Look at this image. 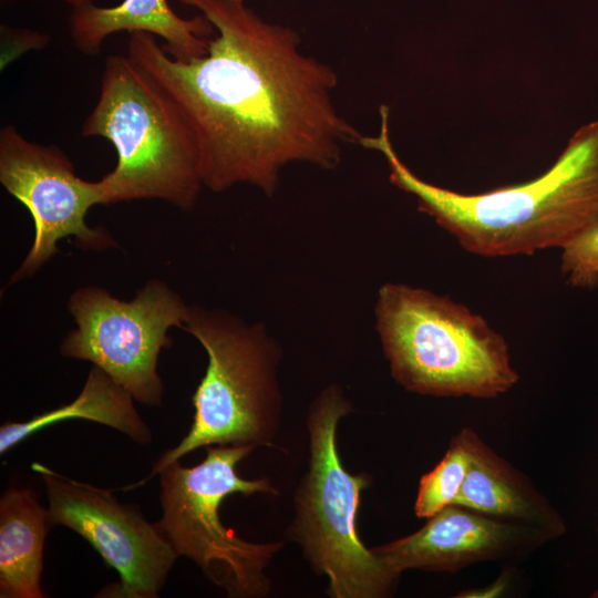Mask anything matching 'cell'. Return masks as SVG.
<instances>
[{
    "instance_id": "ac0fdd59",
    "label": "cell",
    "mask_w": 598,
    "mask_h": 598,
    "mask_svg": "<svg viewBox=\"0 0 598 598\" xmlns=\"http://www.w3.org/2000/svg\"><path fill=\"white\" fill-rule=\"evenodd\" d=\"M65 1H68L71 4H76V3H80V2H83V1H86V0H65Z\"/></svg>"
},
{
    "instance_id": "7a4b0ae2",
    "label": "cell",
    "mask_w": 598,
    "mask_h": 598,
    "mask_svg": "<svg viewBox=\"0 0 598 598\" xmlns=\"http://www.w3.org/2000/svg\"><path fill=\"white\" fill-rule=\"evenodd\" d=\"M380 131L359 144L382 154L391 184L412 195L467 251L483 257L532 255L563 248L598 224V120L578 128L543 175L480 194H462L415 175L390 135V107L380 106Z\"/></svg>"
},
{
    "instance_id": "2e32d148",
    "label": "cell",
    "mask_w": 598,
    "mask_h": 598,
    "mask_svg": "<svg viewBox=\"0 0 598 598\" xmlns=\"http://www.w3.org/2000/svg\"><path fill=\"white\" fill-rule=\"evenodd\" d=\"M470 453L463 430L456 434L444 457L423 475L414 505L415 515L430 518L441 509L455 505L464 484Z\"/></svg>"
},
{
    "instance_id": "e0dca14e",
    "label": "cell",
    "mask_w": 598,
    "mask_h": 598,
    "mask_svg": "<svg viewBox=\"0 0 598 598\" xmlns=\"http://www.w3.org/2000/svg\"><path fill=\"white\" fill-rule=\"evenodd\" d=\"M560 270L567 282L578 288L598 287V224L586 229L563 248Z\"/></svg>"
},
{
    "instance_id": "7c38bea8",
    "label": "cell",
    "mask_w": 598,
    "mask_h": 598,
    "mask_svg": "<svg viewBox=\"0 0 598 598\" xmlns=\"http://www.w3.org/2000/svg\"><path fill=\"white\" fill-rule=\"evenodd\" d=\"M69 29L75 47L87 55L97 54L109 35L127 31L161 37L164 50L181 60L204 55L215 30L203 14L181 18L167 0H123L109 8L85 1L72 6Z\"/></svg>"
},
{
    "instance_id": "30bf717a",
    "label": "cell",
    "mask_w": 598,
    "mask_h": 598,
    "mask_svg": "<svg viewBox=\"0 0 598 598\" xmlns=\"http://www.w3.org/2000/svg\"><path fill=\"white\" fill-rule=\"evenodd\" d=\"M0 183L29 210L34 224L32 246L12 275V283L33 276L58 254V243L65 237H74L84 249L114 245L104 229L85 221L89 209L102 204L100 181L79 177L59 147L29 141L13 125L3 126Z\"/></svg>"
},
{
    "instance_id": "52a82bcc",
    "label": "cell",
    "mask_w": 598,
    "mask_h": 598,
    "mask_svg": "<svg viewBox=\"0 0 598 598\" xmlns=\"http://www.w3.org/2000/svg\"><path fill=\"white\" fill-rule=\"evenodd\" d=\"M256 446H206L205 460L192 467L179 461L158 475L162 517L156 523L176 555L196 563L229 597H262L269 591L265 569L282 543H252L223 525L219 507L234 493H276L267 478L244 480L237 464Z\"/></svg>"
},
{
    "instance_id": "5b68a950",
    "label": "cell",
    "mask_w": 598,
    "mask_h": 598,
    "mask_svg": "<svg viewBox=\"0 0 598 598\" xmlns=\"http://www.w3.org/2000/svg\"><path fill=\"white\" fill-rule=\"evenodd\" d=\"M205 349L208 364L194 395V421L185 437L154 463L137 488L167 465L202 446L271 445L281 396L276 370L279 348L264 326L223 311L189 307L183 326Z\"/></svg>"
},
{
    "instance_id": "9c48e42d",
    "label": "cell",
    "mask_w": 598,
    "mask_h": 598,
    "mask_svg": "<svg viewBox=\"0 0 598 598\" xmlns=\"http://www.w3.org/2000/svg\"><path fill=\"white\" fill-rule=\"evenodd\" d=\"M44 482L52 525L81 535L120 575L96 597L156 598L178 558L156 523L104 489L33 463Z\"/></svg>"
},
{
    "instance_id": "ffe728a7",
    "label": "cell",
    "mask_w": 598,
    "mask_h": 598,
    "mask_svg": "<svg viewBox=\"0 0 598 598\" xmlns=\"http://www.w3.org/2000/svg\"><path fill=\"white\" fill-rule=\"evenodd\" d=\"M230 1L244 2L245 0H230Z\"/></svg>"
},
{
    "instance_id": "3957f363",
    "label": "cell",
    "mask_w": 598,
    "mask_h": 598,
    "mask_svg": "<svg viewBox=\"0 0 598 598\" xmlns=\"http://www.w3.org/2000/svg\"><path fill=\"white\" fill-rule=\"evenodd\" d=\"M375 320L392 377L408 391L494 399L518 382L505 338L446 296L388 282Z\"/></svg>"
},
{
    "instance_id": "6da1fadb",
    "label": "cell",
    "mask_w": 598,
    "mask_h": 598,
    "mask_svg": "<svg viewBox=\"0 0 598 598\" xmlns=\"http://www.w3.org/2000/svg\"><path fill=\"white\" fill-rule=\"evenodd\" d=\"M214 25L204 55L171 56L147 32L130 33L128 58L177 104L195 135L204 186L249 184L274 194L295 162L334 168L362 136L338 111L337 73L300 49L299 33L244 2L179 0Z\"/></svg>"
},
{
    "instance_id": "9a60e30c",
    "label": "cell",
    "mask_w": 598,
    "mask_h": 598,
    "mask_svg": "<svg viewBox=\"0 0 598 598\" xmlns=\"http://www.w3.org/2000/svg\"><path fill=\"white\" fill-rule=\"evenodd\" d=\"M84 419L113 427L138 444L152 441V432L133 405L132 395L100 368L93 365L80 395L71 403L0 427V454L54 423Z\"/></svg>"
},
{
    "instance_id": "ba28073f",
    "label": "cell",
    "mask_w": 598,
    "mask_h": 598,
    "mask_svg": "<svg viewBox=\"0 0 598 598\" xmlns=\"http://www.w3.org/2000/svg\"><path fill=\"white\" fill-rule=\"evenodd\" d=\"M68 308L76 328L63 339L61 354L92 362L134 400L159 406L158 355L172 344L168 330L186 321L189 307L183 299L155 279L128 301L96 286L83 287L72 293Z\"/></svg>"
},
{
    "instance_id": "8992f818",
    "label": "cell",
    "mask_w": 598,
    "mask_h": 598,
    "mask_svg": "<svg viewBox=\"0 0 598 598\" xmlns=\"http://www.w3.org/2000/svg\"><path fill=\"white\" fill-rule=\"evenodd\" d=\"M350 411L337 386L323 390L311 405L309 470L297 489L289 535L311 566L329 578L331 597L382 598L398 578L362 544L355 529L361 492L369 477L349 473L337 448L338 422Z\"/></svg>"
},
{
    "instance_id": "d6986e66",
    "label": "cell",
    "mask_w": 598,
    "mask_h": 598,
    "mask_svg": "<svg viewBox=\"0 0 598 598\" xmlns=\"http://www.w3.org/2000/svg\"><path fill=\"white\" fill-rule=\"evenodd\" d=\"M592 598H598V588L594 591V594L591 595Z\"/></svg>"
},
{
    "instance_id": "277c9868",
    "label": "cell",
    "mask_w": 598,
    "mask_h": 598,
    "mask_svg": "<svg viewBox=\"0 0 598 598\" xmlns=\"http://www.w3.org/2000/svg\"><path fill=\"white\" fill-rule=\"evenodd\" d=\"M83 136L112 143L117 163L100 179L102 205L161 199L193 208L204 186L195 135L167 92L128 55L105 59Z\"/></svg>"
},
{
    "instance_id": "4fadbf2b",
    "label": "cell",
    "mask_w": 598,
    "mask_h": 598,
    "mask_svg": "<svg viewBox=\"0 0 598 598\" xmlns=\"http://www.w3.org/2000/svg\"><path fill=\"white\" fill-rule=\"evenodd\" d=\"M470 453L455 505L501 520L536 528L550 539L566 532L564 520L519 471L471 429H462Z\"/></svg>"
},
{
    "instance_id": "5bb4252c",
    "label": "cell",
    "mask_w": 598,
    "mask_h": 598,
    "mask_svg": "<svg viewBox=\"0 0 598 598\" xmlns=\"http://www.w3.org/2000/svg\"><path fill=\"white\" fill-rule=\"evenodd\" d=\"M51 524L30 488L9 487L0 499V597L43 598V546Z\"/></svg>"
},
{
    "instance_id": "8fae6325",
    "label": "cell",
    "mask_w": 598,
    "mask_h": 598,
    "mask_svg": "<svg viewBox=\"0 0 598 598\" xmlns=\"http://www.w3.org/2000/svg\"><path fill=\"white\" fill-rule=\"evenodd\" d=\"M417 532L372 548L388 570L456 571L472 564L520 555L550 538L543 532L450 505Z\"/></svg>"
}]
</instances>
